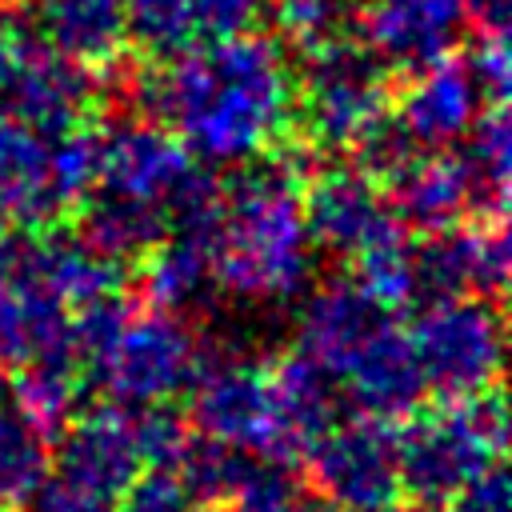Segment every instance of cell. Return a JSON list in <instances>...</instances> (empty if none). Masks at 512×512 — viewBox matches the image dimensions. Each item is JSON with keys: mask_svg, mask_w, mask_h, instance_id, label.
Segmentation results:
<instances>
[{"mask_svg": "<svg viewBox=\"0 0 512 512\" xmlns=\"http://www.w3.org/2000/svg\"><path fill=\"white\" fill-rule=\"evenodd\" d=\"M92 76L20 24H0V116L60 136L92 108Z\"/></svg>", "mask_w": 512, "mask_h": 512, "instance_id": "obj_7", "label": "cell"}, {"mask_svg": "<svg viewBox=\"0 0 512 512\" xmlns=\"http://www.w3.org/2000/svg\"><path fill=\"white\" fill-rule=\"evenodd\" d=\"M308 152L284 140L244 160L224 184V220L212 244V280L220 292L268 304L292 300L312 272V240L300 212Z\"/></svg>", "mask_w": 512, "mask_h": 512, "instance_id": "obj_2", "label": "cell"}, {"mask_svg": "<svg viewBox=\"0 0 512 512\" xmlns=\"http://www.w3.org/2000/svg\"><path fill=\"white\" fill-rule=\"evenodd\" d=\"M416 296L452 300V296H484L496 300L508 284V228L504 220H480L476 228H444L432 232L416 252Z\"/></svg>", "mask_w": 512, "mask_h": 512, "instance_id": "obj_11", "label": "cell"}, {"mask_svg": "<svg viewBox=\"0 0 512 512\" xmlns=\"http://www.w3.org/2000/svg\"><path fill=\"white\" fill-rule=\"evenodd\" d=\"M344 4H348V0H344Z\"/></svg>", "mask_w": 512, "mask_h": 512, "instance_id": "obj_46", "label": "cell"}, {"mask_svg": "<svg viewBox=\"0 0 512 512\" xmlns=\"http://www.w3.org/2000/svg\"><path fill=\"white\" fill-rule=\"evenodd\" d=\"M388 320V312L348 276V280H328L320 284L304 312H300V328H296V348L304 356H312L320 368H328L336 380L348 368V360L356 356V348Z\"/></svg>", "mask_w": 512, "mask_h": 512, "instance_id": "obj_18", "label": "cell"}, {"mask_svg": "<svg viewBox=\"0 0 512 512\" xmlns=\"http://www.w3.org/2000/svg\"><path fill=\"white\" fill-rule=\"evenodd\" d=\"M504 444L508 408L496 384L460 400H440L432 412L412 408L408 424L396 432L400 492L416 504H448L476 472L504 460Z\"/></svg>", "mask_w": 512, "mask_h": 512, "instance_id": "obj_3", "label": "cell"}, {"mask_svg": "<svg viewBox=\"0 0 512 512\" xmlns=\"http://www.w3.org/2000/svg\"><path fill=\"white\" fill-rule=\"evenodd\" d=\"M340 380L348 388V400L360 408V416H376V420H400L412 408H420L428 396L416 348L408 332L396 328L392 320H384L356 348Z\"/></svg>", "mask_w": 512, "mask_h": 512, "instance_id": "obj_14", "label": "cell"}, {"mask_svg": "<svg viewBox=\"0 0 512 512\" xmlns=\"http://www.w3.org/2000/svg\"><path fill=\"white\" fill-rule=\"evenodd\" d=\"M192 152L160 120H120L100 132V188L160 204L188 172Z\"/></svg>", "mask_w": 512, "mask_h": 512, "instance_id": "obj_13", "label": "cell"}, {"mask_svg": "<svg viewBox=\"0 0 512 512\" xmlns=\"http://www.w3.org/2000/svg\"><path fill=\"white\" fill-rule=\"evenodd\" d=\"M300 212H304L308 240L336 256H356L404 232V224L392 216L380 192V180H372L356 164H332L308 176Z\"/></svg>", "mask_w": 512, "mask_h": 512, "instance_id": "obj_10", "label": "cell"}, {"mask_svg": "<svg viewBox=\"0 0 512 512\" xmlns=\"http://www.w3.org/2000/svg\"><path fill=\"white\" fill-rule=\"evenodd\" d=\"M460 8L476 32H508L512 0H460Z\"/></svg>", "mask_w": 512, "mask_h": 512, "instance_id": "obj_41", "label": "cell"}, {"mask_svg": "<svg viewBox=\"0 0 512 512\" xmlns=\"http://www.w3.org/2000/svg\"><path fill=\"white\" fill-rule=\"evenodd\" d=\"M468 512H512V480H508V468L504 460L488 464L484 472H476L460 496H456Z\"/></svg>", "mask_w": 512, "mask_h": 512, "instance_id": "obj_39", "label": "cell"}, {"mask_svg": "<svg viewBox=\"0 0 512 512\" xmlns=\"http://www.w3.org/2000/svg\"><path fill=\"white\" fill-rule=\"evenodd\" d=\"M240 464H244V452L224 444V440H212L204 432H192L188 448L180 452V460L172 464V472L180 476L184 492L192 496V504H224L236 476H240Z\"/></svg>", "mask_w": 512, "mask_h": 512, "instance_id": "obj_29", "label": "cell"}, {"mask_svg": "<svg viewBox=\"0 0 512 512\" xmlns=\"http://www.w3.org/2000/svg\"><path fill=\"white\" fill-rule=\"evenodd\" d=\"M72 236L92 248L104 260H140L152 244H160L168 236V220L160 204L148 200H132L108 188H92L80 204H76V228Z\"/></svg>", "mask_w": 512, "mask_h": 512, "instance_id": "obj_20", "label": "cell"}, {"mask_svg": "<svg viewBox=\"0 0 512 512\" xmlns=\"http://www.w3.org/2000/svg\"><path fill=\"white\" fill-rule=\"evenodd\" d=\"M440 508H444V512H468L464 504H452V500H448V504H440Z\"/></svg>", "mask_w": 512, "mask_h": 512, "instance_id": "obj_44", "label": "cell"}, {"mask_svg": "<svg viewBox=\"0 0 512 512\" xmlns=\"http://www.w3.org/2000/svg\"><path fill=\"white\" fill-rule=\"evenodd\" d=\"M132 432H136V448H140V460L152 464V468H172L180 460V452L188 448L192 440V420L176 408H168V400L160 404H144L140 416L132 420Z\"/></svg>", "mask_w": 512, "mask_h": 512, "instance_id": "obj_32", "label": "cell"}, {"mask_svg": "<svg viewBox=\"0 0 512 512\" xmlns=\"http://www.w3.org/2000/svg\"><path fill=\"white\" fill-rule=\"evenodd\" d=\"M272 20L296 48H316L344 28V0H276Z\"/></svg>", "mask_w": 512, "mask_h": 512, "instance_id": "obj_34", "label": "cell"}, {"mask_svg": "<svg viewBox=\"0 0 512 512\" xmlns=\"http://www.w3.org/2000/svg\"><path fill=\"white\" fill-rule=\"evenodd\" d=\"M308 488L328 512H380L400 496L396 432L388 420L356 416L320 432L308 452Z\"/></svg>", "mask_w": 512, "mask_h": 512, "instance_id": "obj_8", "label": "cell"}, {"mask_svg": "<svg viewBox=\"0 0 512 512\" xmlns=\"http://www.w3.org/2000/svg\"><path fill=\"white\" fill-rule=\"evenodd\" d=\"M0 512H8V508H4V504H0Z\"/></svg>", "mask_w": 512, "mask_h": 512, "instance_id": "obj_45", "label": "cell"}, {"mask_svg": "<svg viewBox=\"0 0 512 512\" xmlns=\"http://www.w3.org/2000/svg\"><path fill=\"white\" fill-rule=\"evenodd\" d=\"M160 60L140 76L136 96L152 120L180 132L192 156L244 164L284 140L296 116V84L272 36H216L204 48L188 44Z\"/></svg>", "mask_w": 512, "mask_h": 512, "instance_id": "obj_1", "label": "cell"}, {"mask_svg": "<svg viewBox=\"0 0 512 512\" xmlns=\"http://www.w3.org/2000/svg\"><path fill=\"white\" fill-rule=\"evenodd\" d=\"M380 112H388V76L368 44L332 36L308 48L296 116L316 148H352Z\"/></svg>", "mask_w": 512, "mask_h": 512, "instance_id": "obj_5", "label": "cell"}, {"mask_svg": "<svg viewBox=\"0 0 512 512\" xmlns=\"http://www.w3.org/2000/svg\"><path fill=\"white\" fill-rule=\"evenodd\" d=\"M124 32L152 56H172L192 44V4L188 0H124Z\"/></svg>", "mask_w": 512, "mask_h": 512, "instance_id": "obj_31", "label": "cell"}, {"mask_svg": "<svg viewBox=\"0 0 512 512\" xmlns=\"http://www.w3.org/2000/svg\"><path fill=\"white\" fill-rule=\"evenodd\" d=\"M460 24V0H372L360 28L364 44L380 56V64L416 72L456 44Z\"/></svg>", "mask_w": 512, "mask_h": 512, "instance_id": "obj_17", "label": "cell"}, {"mask_svg": "<svg viewBox=\"0 0 512 512\" xmlns=\"http://www.w3.org/2000/svg\"><path fill=\"white\" fill-rule=\"evenodd\" d=\"M192 4V24L204 36H236L256 24L264 12V0H188Z\"/></svg>", "mask_w": 512, "mask_h": 512, "instance_id": "obj_38", "label": "cell"}, {"mask_svg": "<svg viewBox=\"0 0 512 512\" xmlns=\"http://www.w3.org/2000/svg\"><path fill=\"white\" fill-rule=\"evenodd\" d=\"M352 152H356V168H360V172H368L372 180H388V176H396V172L420 152V144L404 132V124H400L396 116L380 112V116L352 140Z\"/></svg>", "mask_w": 512, "mask_h": 512, "instance_id": "obj_33", "label": "cell"}, {"mask_svg": "<svg viewBox=\"0 0 512 512\" xmlns=\"http://www.w3.org/2000/svg\"><path fill=\"white\" fill-rule=\"evenodd\" d=\"M100 180V132L72 124L60 136H48V192L64 212H72Z\"/></svg>", "mask_w": 512, "mask_h": 512, "instance_id": "obj_28", "label": "cell"}, {"mask_svg": "<svg viewBox=\"0 0 512 512\" xmlns=\"http://www.w3.org/2000/svg\"><path fill=\"white\" fill-rule=\"evenodd\" d=\"M48 440L16 412L0 408V504L16 508L48 480Z\"/></svg>", "mask_w": 512, "mask_h": 512, "instance_id": "obj_27", "label": "cell"}, {"mask_svg": "<svg viewBox=\"0 0 512 512\" xmlns=\"http://www.w3.org/2000/svg\"><path fill=\"white\" fill-rule=\"evenodd\" d=\"M80 368L56 364V360H24L16 364V376L8 380V396L16 404V416H24L44 440H56L68 420L76 416L80 400Z\"/></svg>", "mask_w": 512, "mask_h": 512, "instance_id": "obj_25", "label": "cell"}, {"mask_svg": "<svg viewBox=\"0 0 512 512\" xmlns=\"http://www.w3.org/2000/svg\"><path fill=\"white\" fill-rule=\"evenodd\" d=\"M388 208L404 232H444L468 212V188L456 156H412L396 176H388Z\"/></svg>", "mask_w": 512, "mask_h": 512, "instance_id": "obj_19", "label": "cell"}, {"mask_svg": "<svg viewBox=\"0 0 512 512\" xmlns=\"http://www.w3.org/2000/svg\"><path fill=\"white\" fill-rule=\"evenodd\" d=\"M424 384L440 400L484 392L500 380L504 364V320L484 296L428 300L408 332Z\"/></svg>", "mask_w": 512, "mask_h": 512, "instance_id": "obj_4", "label": "cell"}, {"mask_svg": "<svg viewBox=\"0 0 512 512\" xmlns=\"http://www.w3.org/2000/svg\"><path fill=\"white\" fill-rule=\"evenodd\" d=\"M28 512H112L104 496H92L68 480H44L28 496Z\"/></svg>", "mask_w": 512, "mask_h": 512, "instance_id": "obj_40", "label": "cell"}, {"mask_svg": "<svg viewBox=\"0 0 512 512\" xmlns=\"http://www.w3.org/2000/svg\"><path fill=\"white\" fill-rule=\"evenodd\" d=\"M204 352L196 348L192 328L180 320V312H132L120 328V336L108 344L96 368L100 392L120 408H144L180 396L192 376L200 372Z\"/></svg>", "mask_w": 512, "mask_h": 512, "instance_id": "obj_6", "label": "cell"}, {"mask_svg": "<svg viewBox=\"0 0 512 512\" xmlns=\"http://www.w3.org/2000/svg\"><path fill=\"white\" fill-rule=\"evenodd\" d=\"M212 240L168 232L140 256V292L152 308L184 312L212 292Z\"/></svg>", "mask_w": 512, "mask_h": 512, "instance_id": "obj_24", "label": "cell"}, {"mask_svg": "<svg viewBox=\"0 0 512 512\" xmlns=\"http://www.w3.org/2000/svg\"><path fill=\"white\" fill-rule=\"evenodd\" d=\"M480 108L484 92L476 88L472 72L464 68V60L444 52L416 68V76L400 92L396 120L420 148H448L472 128Z\"/></svg>", "mask_w": 512, "mask_h": 512, "instance_id": "obj_15", "label": "cell"}, {"mask_svg": "<svg viewBox=\"0 0 512 512\" xmlns=\"http://www.w3.org/2000/svg\"><path fill=\"white\" fill-rule=\"evenodd\" d=\"M464 68L472 72L476 88H480L488 100H504V96H508V76H512V56H508L504 32H480L476 44L468 48Z\"/></svg>", "mask_w": 512, "mask_h": 512, "instance_id": "obj_37", "label": "cell"}, {"mask_svg": "<svg viewBox=\"0 0 512 512\" xmlns=\"http://www.w3.org/2000/svg\"><path fill=\"white\" fill-rule=\"evenodd\" d=\"M56 440H60V448H56L60 480H68L92 496H104V500H116L132 484V476L144 468L132 420L124 416L120 404L92 408L80 420L72 416Z\"/></svg>", "mask_w": 512, "mask_h": 512, "instance_id": "obj_12", "label": "cell"}, {"mask_svg": "<svg viewBox=\"0 0 512 512\" xmlns=\"http://www.w3.org/2000/svg\"><path fill=\"white\" fill-rule=\"evenodd\" d=\"M460 172L468 188V212L476 220H504L508 208V168H512V124L504 100L480 108L472 128L460 136Z\"/></svg>", "mask_w": 512, "mask_h": 512, "instance_id": "obj_23", "label": "cell"}, {"mask_svg": "<svg viewBox=\"0 0 512 512\" xmlns=\"http://www.w3.org/2000/svg\"><path fill=\"white\" fill-rule=\"evenodd\" d=\"M356 260V284L384 308H408L416 300V264H412V248H408V232L380 240L364 252L352 256Z\"/></svg>", "mask_w": 512, "mask_h": 512, "instance_id": "obj_30", "label": "cell"}, {"mask_svg": "<svg viewBox=\"0 0 512 512\" xmlns=\"http://www.w3.org/2000/svg\"><path fill=\"white\" fill-rule=\"evenodd\" d=\"M0 204L20 228H52L60 208L48 192V136L0 116Z\"/></svg>", "mask_w": 512, "mask_h": 512, "instance_id": "obj_21", "label": "cell"}, {"mask_svg": "<svg viewBox=\"0 0 512 512\" xmlns=\"http://www.w3.org/2000/svg\"><path fill=\"white\" fill-rule=\"evenodd\" d=\"M116 500H120L116 512H192V508H196L172 468L136 472L132 484H128Z\"/></svg>", "mask_w": 512, "mask_h": 512, "instance_id": "obj_36", "label": "cell"}, {"mask_svg": "<svg viewBox=\"0 0 512 512\" xmlns=\"http://www.w3.org/2000/svg\"><path fill=\"white\" fill-rule=\"evenodd\" d=\"M40 36L76 64H112L128 40L124 0H32Z\"/></svg>", "mask_w": 512, "mask_h": 512, "instance_id": "obj_22", "label": "cell"}, {"mask_svg": "<svg viewBox=\"0 0 512 512\" xmlns=\"http://www.w3.org/2000/svg\"><path fill=\"white\" fill-rule=\"evenodd\" d=\"M224 504L232 512H316L312 488L292 472V464L272 456H244Z\"/></svg>", "mask_w": 512, "mask_h": 512, "instance_id": "obj_26", "label": "cell"}, {"mask_svg": "<svg viewBox=\"0 0 512 512\" xmlns=\"http://www.w3.org/2000/svg\"><path fill=\"white\" fill-rule=\"evenodd\" d=\"M188 388H192L188 420L196 432L224 440L240 452L276 456V416H272V392L264 368L248 360L204 356Z\"/></svg>", "mask_w": 512, "mask_h": 512, "instance_id": "obj_9", "label": "cell"}, {"mask_svg": "<svg viewBox=\"0 0 512 512\" xmlns=\"http://www.w3.org/2000/svg\"><path fill=\"white\" fill-rule=\"evenodd\" d=\"M4 400H8V376H4V364H0V408H4Z\"/></svg>", "mask_w": 512, "mask_h": 512, "instance_id": "obj_43", "label": "cell"}, {"mask_svg": "<svg viewBox=\"0 0 512 512\" xmlns=\"http://www.w3.org/2000/svg\"><path fill=\"white\" fill-rule=\"evenodd\" d=\"M380 512H424V508H420V504H396V500H392V504L380 508Z\"/></svg>", "mask_w": 512, "mask_h": 512, "instance_id": "obj_42", "label": "cell"}, {"mask_svg": "<svg viewBox=\"0 0 512 512\" xmlns=\"http://www.w3.org/2000/svg\"><path fill=\"white\" fill-rule=\"evenodd\" d=\"M268 392H272V416H276V456L272 460H304L308 444L328 432L340 420V388L328 368H320L312 356L284 352L268 368Z\"/></svg>", "mask_w": 512, "mask_h": 512, "instance_id": "obj_16", "label": "cell"}, {"mask_svg": "<svg viewBox=\"0 0 512 512\" xmlns=\"http://www.w3.org/2000/svg\"><path fill=\"white\" fill-rule=\"evenodd\" d=\"M132 316V300L116 292H104L88 304L76 308V320H72V340H76V352H80V364L88 360H100L108 352V344L120 336L124 320Z\"/></svg>", "mask_w": 512, "mask_h": 512, "instance_id": "obj_35", "label": "cell"}]
</instances>
